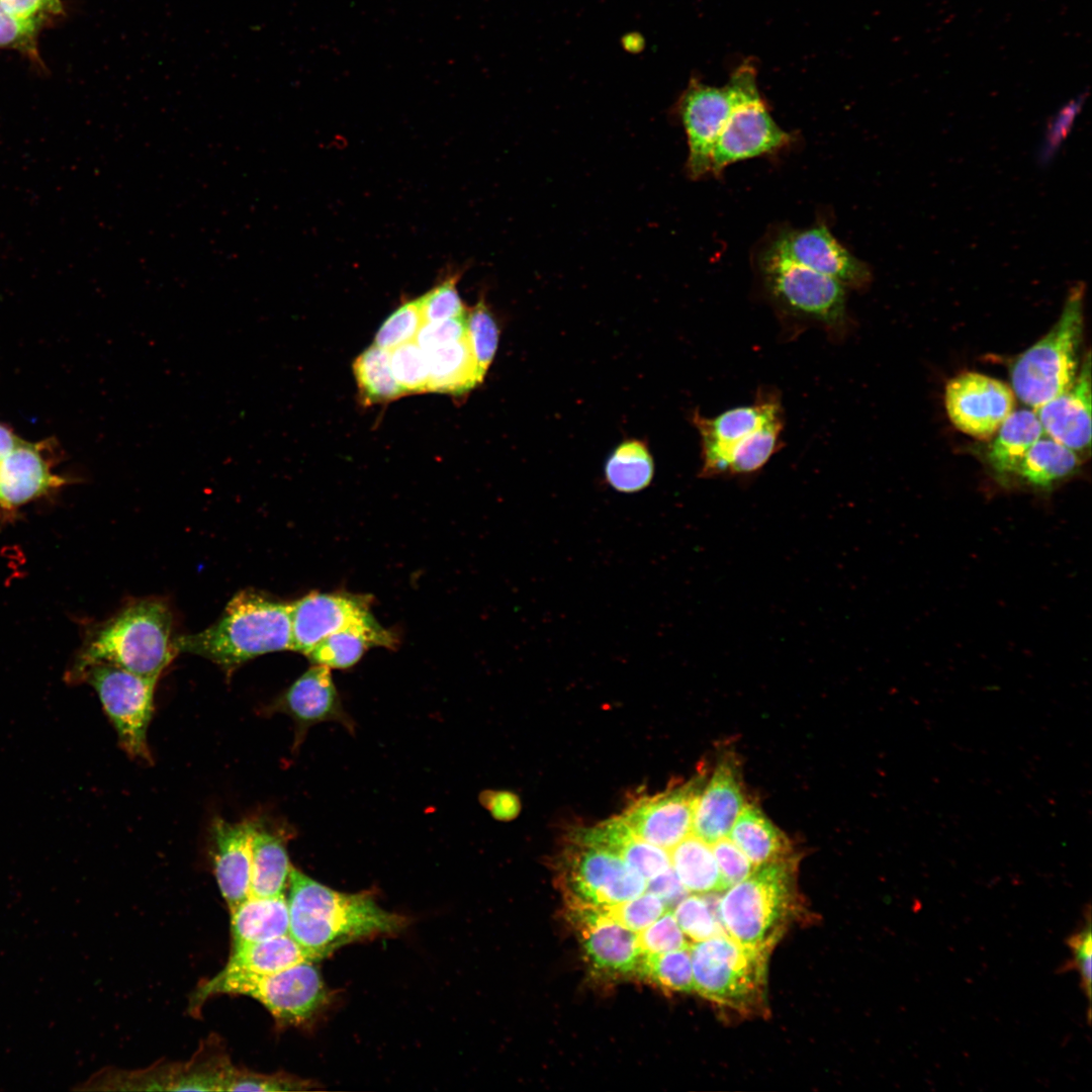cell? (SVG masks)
<instances>
[{"label":"cell","instance_id":"8992f818","mask_svg":"<svg viewBox=\"0 0 1092 1092\" xmlns=\"http://www.w3.org/2000/svg\"><path fill=\"white\" fill-rule=\"evenodd\" d=\"M1084 284L1073 285L1053 328L1011 366V389L1032 410L1069 389L1076 379L1084 329Z\"/></svg>","mask_w":1092,"mask_h":1092},{"label":"cell","instance_id":"44dd1931","mask_svg":"<svg viewBox=\"0 0 1092 1092\" xmlns=\"http://www.w3.org/2000/svg\"><path fill=\"white\" fill-rule=\"evenodd\" d=\"M745 805L738 761L727 754L698 798L692 832L709 844L727 837Z\"/></svg>","mask_w":1092,"mask_h":1092},{"label":"cell","instance_id":"2e32d148","mask_svg":"<svg viewBox=\"0 0 1092 1092\" xmlns=\"http://www.w3.org/2000/svg\"><path fill=\"white\" fill-rule=\"evenodd\" d=\"M590 968L609 978L639 977L643 952L637 934L606 909L569 908Z\"/></svg>","mask_w":1092,"mask_h":1092},{"label":"cell","instance_id":"f35d334b","mask_svg":"<svg viewBox=\"0 0 1092 1092\" xmlns=\"http://www.w3.org/2000/svg\"><path fill=\"white\" fill-rule=\"evenodd\" d=\"M389 353L392 374L405 394L429 391L427 357L416 341L401 344Z\"/></svg>","mask_w":1092,"mask_h":1092},{"label":"cell","instance_id":"816d5d0a","mask_svg":"<svg viewBox=\"0 0 1092 1092\" xmlns=\"http://www.w3.org/2000/svg\"><path fill=\"white\" fill-rule=\"evenodd\" d=\"M0 4L8 13L39 24L62 11L60 0H0Z\"/></svg>","mask_w":1092,"mask_h":1092},{"label":"cell","instance_id":"603a6c76","mask_svg":"<svg viewBox=\"0 0 1092 1092\" xmlns=\"http://www.w3.org/2000/svg\"><path fill=\"white\" fill-rule=\"evenodd\" d=\"M232 1066L221 1056L201 1057L187 1064L159 1066L115 1075L121 1090L223 1091Z\"/></svg>","mask_w":1092,"mask_h":1092},{"label":"cell","instance_id":"d6a6232c","mask_svg":"<svg viewBox=\"0 0 1092 1092\" xmlns=\"http://www.w3.org/2000/svg\"><path fill=\"white\" fill-rule=\"evenodd\" d=\"M670 849L671 867L687 891L709 894L727 889L711 844L690 834Z\"/></svg>","mask_w":1092,"mask_h":1092},{"label":"cell","instance_id":"74e56055","mask_svg":"<svg viewBox=\"0 0 1092 1092\" xmlns=\"http://www.w3.org/2000/svg\"><path fill=\"white\" fill-rule=\"evenodd\" d=\"M465 322L471 351L484 377L498 346L500 331L497 322L483 298L468 310Z\"/></svg>","mask_w":1092,"mask_h":1092},{"label":"cell","instance_id":"ac0fdd59","mask_svg":"<svg viewBox=\"0 0 1092 1092\" xmlns=\"http://www.w3.org/2000/svg\"><path fill=\"white\" fill-rule=\"evenodd\" d=\"M272 711L287 714L294 721L295 746L318 723L337 722L352 734L355 730V722L343 707L330 668L321 664L299 676L272 704Z\"/></svg>","mask_w":1092,"mask_h":1092},{"label":"cell","instance_id":"60d3db41","mask_svg":"<svg viewBox=\"0 0 1092 1092\" xmlns=\"http://www.w3.org/2000/svg\"><path fill=\"white\" fill-rule=\"evenodd\" d=\"M686 935L693 942L706 940L719 931V924L707 901L699 896L682 898L672 912Z\"/></svg>","mask_w":1092,"mask_h":1092},{"label":"cell","instance_id":"f6af8a7d","mask_svg":"<svg viewBox=\"0 0 1092 1092\" xmlns=\"http://www.w3.org/2000/svg\"><path fill=\"white\" fill-rule=\"evenodd\" d=\"M621 856L646 881L670 868V856L665 848L649 843L634 835L620 850Z\"/></svg>","mask_w":1092,"mask_h":1092},{"label":"cell","instance_id":"7c38bea8","mask_svg":"<svg viewBox=\"0 0 1092 1092\" xmlns=\"http://www.w3.org/2000/svg\"><path fill=\"white\" fill-rule=\"evenodd\" d=\"M733 103L729 81L716 87L691 79L674 104V113L687 135L686 170L690 178L698 180L712 174L713 151Z\"/></svg>","mask_w":1092,"mask_h":1092},{"label":"cell","instance_id":"7bdbcfd3","mask_svg":"<svg viewBox=\"0 0 1092 1092\" xmlns=\"http://www.w3.org/2000/svg\"><path fill=\"white\" fill-rule=\"evenodd\" d=\"M666 910L668 908L665 903L649 891L634 899L606 908L609 915L634 932L648 927Z\"/></svg>","mask_w":1092,"mask_h":1092},{"label":"cell","instance_id":"8fae6325","mask_svg":"<svg viewBox=\"0 0 1092 1092\" xmlns=\"http://www.w3.org/2000/svg\"><path fill=\"white\" fill-rule=\"evenodd\" d=\"M81 673L97 692L122 748L131 757L150 761L147 732L158 679L105 662L89 665Z\"/></svg>","mask_w":1092,"mask_h":1092},{"label":"cell","instance_id":"e575fe53","mask_svg":"<svg viewBox=\"0 0 1092 1092\" xmlns=\"http://www.w3.org/2000/svg\"><path fill=\"white\" fill-rule=\"evenodd\" d=\"M353 370L366 404L390 401L405 394L392 374L388 350L372 345L356 358Z\"/></svg>","mask_w":1092,"mask_h":1092},{"label":"cell","instance_id":"5b68a950","mask_svg":"<svg viewBox=\"0 0 1092 1092\" xmlns=\"http://www.w3.org/2000/svg\"><path fill=\"white\" fill-rule=\"evenodd\" d=\"M694 991L742 1016L767 1013L770 951L743 945L725 932L690 946Z\"/></svg>","mask_w":1092,"mask_h":1092},{"label":"cell","instance_id":"11a10c76","mask_svg":"<svg viewBox=\"0 0 1092 1092\" xmlns=\"http://www.w3.org/2000/svg\"><path fill=\"white\" fill-rule=\"evenodd\" d=\"M22 440L12 431L0 425V460L10 453Z\"/></svg>","mask_w":1092,"mask_h":1092},{"label":"cell","instance_id":"cb8c5ba5","mask_svg":"<svg viewBox=\"0 0 1092 1092\" xmlns=\"http://www.w3.org/2000/svg\"><path fill=\"white\" fill-rule=\"evenodd\" d=\"M64 482L51 471L40 445L22 440L0 460V506L18 507Z\"/></svg>","mask_w":1092,"mask_h":1092},{"label":"cell","instance_id":"9c48e42d","mask_svg":"<svg viewBox=\"0 0 1092 1092\" xmlns=\"http://www.w3.org/2000/svg\"><path fill=\"white\" fill-rule=\"evenodd\" d=\"M729 82L734 103L713 151L715 176L734 163L777 154L794 142V135L771 117L758 91L756 71L751 64L740 65Z\"/></svg>","mask_w":1092,"mask_h":1092},{"label":"cell","instance_id":"ffe728a7","mask_svg":"<svg viewBox=\"0 0 1092 1092\" xmlns=\"http://www.w3.org/2000/svg\"><path fill=\"white\" fill-rule=\"evenodd\" d=\"M1044 435L1079 453L1091 444V360L1088 352L1072 386L1034 410Z\"/></svg>","mask_w":1092,"mask_h":1092},{"label":"cell","instance_id":"b9f144b4","mask_svg":"<svg viewBox=\"0 0 1092 1092\" xmlns=\"http://www.w3.org/2000/svg\"><path fill=\"white\" fill-rule=\"evenodd\" d=\"M458 278V275L450 276L420 297L424 323L465 315L464 304L457 289Z\"/></svg>","mask_w":1092,"mask_h":1092},{"label":"cell","instance_id":"277c9868","mask_svg":"<svg viewBox=\"0 0 1092 1092\" xmlns=\"http://www.w3.org/2000/svg\"><path fill=\"white\" fill-rule=\"evenodd\" d=\"M172 628L173 616L164 601H133L92 633L79 657L78 672L105 662L158 679L178 653Z\"/></svg>","mask_w":1092,"mask_h":1092},{"label":"cell","instance_id":"d6986e66","mask_svg":"<svg viewBox=\"0 0 1092 1092\" xmlns=\"http://www.w3.org/2000/svg\"><path fill=\"white\" fill-rule=\"evenodd\" d=\"M372 619L364 599L309 594L291 604L292 650L308 655L329 635Z\"/></svg>","mask_w":1092,"mask_h":1092},{"label":"cell","instance_id":"7dc6e473","mask_svg":"<svg viewBox=\"0 0 1092 1092\" xmlns=\"http://www.w3.org/2000/svg\"><path fill=\"white\" fill-rule=\"evenodd\" d=\"M306 1083L284 1075H265L247 1070H230L223 1091H290L301 1090Z\"/></svg>","mask_w":1092,"mask_h":1092},{"label":"cell","instance_id":"9a60e30c","mask_svg":"<svg viewBox=\"0 0 1092 1092\" xmlns=\"http://www.w3.org/2000/svg\"><path fill=\"white\" fill-rule=\"evenodd\" d=\"M945 408L953 426L979 439L993 436L1014 411V393L1004 382L964 372L945 386Z\"/></svg>","mask_w":1092,"mask_h":1092},{"label":"cell","instance_id":"484cf974","mask_svg":"<svg viewBox=\"0 0 1092 1092\" xmlns=\"http://www.w3.org/2000/svg\"><path fill=\"white\" fill-rule=\"evenodd\" d=\"M1080 462L1077 452L1043 435L1023 456L1014 479L1032 490L1051 491L1073 476Z\"/></svg>","mask_w":1092,"mask_h":1092},{"label":"cell","instance_id":"f907efd6","mask_svg":"<svg viewBox=\"0 0 1092 1092\" xmlns=\"http://www.w3.org/2000/svg\"><path fill=\"white\" fill-rule=\"evenodd\" d=\"M465 336L466 322L464 315L441 322L424 323L415 341L424 351H429L456 342Z\"/></svg>","mask_w":1092,"mask_h":1092},{"label":"cell","instance_id":"1f68e13d","mask_svg":"<svg viewBox=\"0 0 1092 1092\" xmlns=\"http://www.w3.org/2000/svg\"><path fill=\"white\" fill-rule=\"evenodd\" d=\"M394 637L374 619L349 626L323 639L307 655L329 668H348L371 646H392Z\"/></svg>","mask_w":1092,"mask_h":1092},{"label":"cell","instance_id":"f546056e","mask_svg":"<svg viewBox=\"0 0 1092 1092\" xmlns=\"http://www.w3.org/2000/svg\"><path fill=\"white\" fill-rule=\"evenodd\" d=\"M315 962L290 935L233 945L222 974L267 975L294 965Z\"/></svg>","mask_w":1092,"mask_h":1092},{"label":"cell","instance_id":"bcb514c9","mask_svg":"<svg viewBox=\"0 0 1092 1092\" xmlns=\"http://www.w3.org/2000/svg\"><path fill=\"white\" fill-rule=\"evenodd\" d=\"M1067 944L1072 951V959L1065 964L1061 971L1075 970L1079 973L1081 987L1084 995L1091 1000V971H1092V937H1091V912L1087 907L1085 920L1080 928L1070 935Z\"/></svg>","mask_w":1092,"mask_h":1092},{"label":"cell","instance_id":"7402d4cb","mask_svg":"<svg viewBox=\"0 0 1092 1092\" xmlns=\"http://www.w3.org/2000/svg\"><path fill=\"white\" fill-rule=\"evenodd\" d=\"M253 829L254 821L248 820L212 824L215 877L231 913L250 897Z\"/></svg>","mask_w":1092,"mask_h":1092},{"label":"cell","instance_id":"d4e9b609","mask_svg":"<svg viewBox=\"0 0 1092 1092\" xmlns=\"http://www.w3.org/2000/svg\"><path fill=\"white\" fill-rule=\"evenodd\" d=\"M987 453L988 464L1001 481L1014 479L1029 448L1044 435L1034 410L1013 411L995 433Z\"/></svg>","mask_w":1092,"mask_h":1092},{"label":"cell","instance_id":"7a4b0ae2","mask_svg":"<svg viewBox=\"0 0 1092 1092\" xmlns=\"http://www.w3.org/2000/svg\"><path fill=\"white\" fill-rule=\"evenodd\" d=\"M175 646L178 652L202 656L231 672L259 655L292 649L291 604L243 590L217 622L175 638Z\"/></svg>","mask_w":1092,"mask_h":1092},{"label":"cell","instance_id":"3957f363","mask_svg":"<svg viewBox=\"0 0 1092 1092\" xmlns=\"http://www.w3.org/2000/svg\"><path fill=\"white\" fill-rule=\"evenodd\" d=\"M797 864L791 855L756 867L728 888L718 906L725 933L743 945L771 951L805 914L797 888Z\"/></svg>","mask_w":1092,"mask_h":1092},{"label":"cell","instance_id":"6da1fadb","mask_svg":"<svg viewBox=\"0 0 1092 1092\" xmlns=\"http://www.w3.org/2000/svg\"><path fill=\"white\" fill-rule=\"evenodd\" d=\"M289 935L314 960L365 938L401 930L405 917L384 910L367 893L331 889L292 867L289 875Z\"/></svg>","mask_w":1092,"mask_h":1092},{"label":"cell","instance_id":"f5cc1de1","mask_svg":"<svg viewBox=\"0 0 1092 1092\" xmlns=\"http://www.w3.org/2000/svg\"><path fill=\"white\" fill-rule=\"evenodd\" d=\"M646 889L659 897L666 906L679 902L688 892L671 867L650 879Z\"/></svg>","mask_w":1092,"mask_h":1092},{"label":"cell","instance_id":"ee69618b","mask_svg":"<svg viewBox=\"0 0 1092 1092\" xmlns=\"http://www.w3.org/2000/svg\"><path fill=\"white\" fill-rule=\"evenodd\" d=\"M639 932L637 940L640 949L644 953H664L691 946V941L686 939V935L669 909L656 921Z\"/></svg>","mask_w":1092,"mask_h":1092},{"label":"cell","instance_id":"e0dca14e","mask_svg":"<svg viewBox=\"0 0 1092 1092\" xmlns=\"http://www.w3.org/2000/svg\"><path fill=\"white\" fill-rule=\"evenodd\" d=\"M704 777L694 778L663 793L640 798L621 817L639 838L670 849L693 831L695 808Z\"/></svg>","mask_w":1092,"mask_h":1092},{"label":"cell","instance_id":"c3c4849f","mask_svg":"<svg viewBox=\"0 0 1092 1092\" xmlns=\"http://www.w3.org/2000/svg\"><path fill=\"white\" fill-rule=\"evenodd\" d=\"M711 848L727 889L746 879L755 870L731 839L723 837L712 843Z\"/></svg>","mask_w":1092,"mask_h":1092},{"label":"cell","instance_id":"4fadbf2b","mask_svg":"<svg viewBox=\"0 0 1092 1092\" xmlns=\"http://www.w3.org/2000/svg\"><path fill=\"white\" fill-rule=\"evenodd\" d=\"M784 417L780 397L770 391H760L753 403L736 406L712 418L694 413L693 423L701 437L704 478L727 475L733 449L753 432L767 423Z\"/></svg>","mask_w":1092,"mask_h":1092},{"label":"cell","instance_id":"8d00e7d4","mask_svg":"<svg viewBox=\"0 0 1092 1092\" xmlns=\"http://www.w3.org/2000/svg\"><path fill=\"white\" fill-rule=\"evenodd\" d=\"M639 977L670 992L694 991L690 947L664 953L643 952Z\"/></svg>","mask_w":1092,"mask_h":1092},{"label":"cell","instance_id":"ba28073f","mask_svg":"<svg viewBox=\"0 0 1092 1092\" xmlns=\"http://www.w3.org/2000/svg\"><path fill=\"white\" fill-rule=\"evenodd\" d=\"M306 961L267 975L218 973L200 987L195 1003L215 994L250 996L280 1022L301 1024L311 1019L328 1002V991L313 964Z\"/></svg>","mask_w":1092,"mask_h":1092},{"label":"cell","instance_id":"ab89813d","mask_svg":"<svg viewBox=\"0 0 1092 1092\" xmlns=\"http://www.w3.org/2000/svg\"><path fill=\"white\" fill-rule=\"evenodd\" d=\"M424 324L420 298L408 300L395 309L382 324L374 345L385 350L415 341Z\"/></svg>","mask_w":1092,"mask_h":1092},{"label":"cell","instance_id":"836d02e7","mask_svg":"<svg viewBox=\"0 0 1092 1092\" xmlns=\"http://www.w3.org/2000/svg\"><path fill=\"white\" fill-rule=\"evenodd\" d=\"M605 479L613 489L634 493L646 488L654 476V462L647 446L639 440H627L615 448L604 468Z\"/></svg>","mask_w":1092,"mask_h":1092},{"label":"cell","instance_id":"30bf717a","mask_svg":"<svg viewBox=\"0 0 1092 1092\" xmlns=\"http://www.w3.org/2000/svg\"><path fill=\"white\" fill-rule=\"evenodd\" d=\"M558 880L569 908L606 909L636 898L647 886L618 854L574 841L560 857Z\"/></svg>","mask_w":1092,"mask_h":1092},{"label":"cell","instance_id":"52a82bcc","mask_svg":"<svg viewBox=\"0 0 1092 1092\" xmlns=\"http://www.w3.org/2000/svg\"><path fill=\"white\" fill-rule=\"evenodd\" d=\"M757 269L763 291L781 312L841 336L848 315L846 287L840 282L763 248Z\"/></svg>","mask_w":1092,"mask_h":1092},{"label":"cell","instance_id":"db71d44e","mask_svg":"<svg viewBox=\"0 0 1092 1092\" xmlns=\"http://www.w3.org/2000/svg\"><path fill=\"white\" fill-rule=\"evenodd\" d=\"M480 800L492 816L499 820L516 817L520 809L517 796L509 792H484Z\"/></svg>","mask_w":1092,"mask_h":1092},{"label":"cell","instance_id":"681fc988","mask_svg":"<svg viewBox=\"0 0 1092 1092\" xmlns=\"http://www.w3.org/2000/svg\"><path fill=\"white\" fill-rule=\"evenodd\" d=\"M38 26L39 23L35 21L21 19L8 13L0 4V48L33 51Z\"/></svg>","mask_w":1092,"mask_h":1092},{"label":"cell","instance_id":"d590c367","mask_svg":"<svg viewBox=\"0 0 1092 1092\" xmlns=\"http://www.w3.org/2000/svg\"><path fill=\"white\" fill-rule=\"evenodd\" d=\"M783 430L784 417L767 423L745 438L730 454L727 475H750L761 469L782 445Z\"/></svg>","mask_w":1092,"mask_h":1092},{"label":"cell","instance_id":"f1b7e54d","mask_svg":"<svg viewBox=\"0 0 1092 1092\" xmlns=\"http://www.w3.org/2000/svg\"><path fill=\"white\" fill-rule=\"evenodd\" d=\"M233 945L276 938L289 931L287 899L283 894L250 896L231 913Z\"/></svg>","mask_w":1092,"mask_h":1092},{"label":"cell","instance_id":"83f0119b","mask_svg":"<svg viewBox=\"0 0 1092 1092\" xmlns=\"http://www.w3.org/2000/svg\"><path fill=\"white\" fill-rule=\"evenodd\" d=\"M728 835L755 868L793 855L787 836L751 804L744 806Z\"/></svg>","mask_w":1092,"mask_h":1092},{"label":"cell","instance_id":"4316f807","mask_svg":"<svg viewBox=\"0 0 1092 1092\" xmlns=\"http://www.w3.org/2000/svg\"><path fill=\"white\" fill-rule=\"evenodd\" d=\"M291 869L284 833L254 821L250 896L283 894Z\"/></svg>","mask_w":1092,"mask_h":1092},{"label":"cell","instance_id":"5bb4252c","mask_svg":"<svg viewBox=\"0 0 1092 1092\" xmlns=\"http://www.w3.org/2000/svg\"><path fill=\"white\" fill-rule=\"evenodd\" d=\"M763 249L832 277L846 288H862L872 279L870 267L848 251L826 224L782 230Z\"/></svg>","mask_w":1092,"mask_h":1092},{"label":"cell","instance_id":"4dcf8cb0","mask_svg":"<svg viewBox=\"0 0 1092 1092\" xmlns=\"http://www.w3.org/2000/svg\"><path fill=\"white\" fill-rule=\"evenodd\" d=\"M427 357L429 391L463 394L483 380L467 335L450 344L424 351Z\"/></svg>","mask_w":1092,"mask_h":1092}]
</instances>
